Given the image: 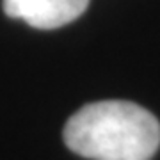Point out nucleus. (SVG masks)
Returning <instances> with one entry per match:
<instances>
[{
	"label": "nucleus",
	"mask_w": 160,
	"mask_h": 160,
	"mask_svg": "<svg viewBox=\"0 0 160 160\" xmlns=\"http://www.w3.org/2000/svg\"><path fill=\"white\" fill-rule=\"evenodd\" d=\"M89 0H4L9 18L27 22L34 29H59L82 14Z\"/></svg>",
	"instance_id": "2"
},
{
	"label": "nucleus",
	"mask_w": 160,
	"mask_h": 160,
	"mask_svg": "<svg viewBox=\"0 0 160 160\" xmlns=\"http://www.w3.org/2000/svg\"><path fill=\"white\" fill-rule=\"evenodd\" d=\"M64 142L91 160H149L160 146V123L137 103L94 102L68 119Z\"/></svg>",
	"instance_id": "1"
}]
</instances>
